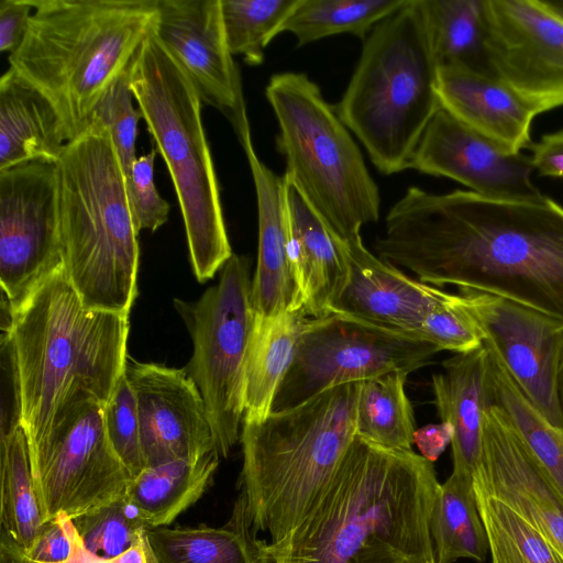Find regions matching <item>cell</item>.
<instances>
[{"label": "cell", "instance_id": "obj_13", "mask_svg": "<svg viewBox=\"0 0 563 563\" xmlns=\"http://www.w3.org/2000/svg\"><path fill=\"white\" fill-rule=\"evenodd\" d=\"M30 463L46 521L58 515L75 519L113 503L126 495L132 479L110 443L98 402H88Z\"/></svg>", "mask_w": 563, "mask_h": 563}, {"label": "cell", "instance_id": "obj_14", "mask_svg": "<svg viewBox=\"0 0 563 563\" xmlns=\"http://www.w3.org/2000/svg\"><path fill=\"white\" fill-rule=\"evenodd\" d=\"M495 76L537 115L563 106V21L540 0H485Z\"/></svg>", "mask_w": 563, "mask_h": 563}, {"label": "cell", "instance_id": "obj_24", "mask_svg": "<svg viewBox=\"0 0 563 563\" xmlns=\"http://www.w3.org/2000/svg\"><path fill=\"white\" fill-rule=\"evenodd\" d=\"M287 206L292 258L303 298L302 309L308 317L319 318L330 313L332 303L346 283V258L342 243L330 233L289 181Z\"/></svg>", "mask_w": 563, "mask_h": 563}, {"label": "cell", "instance_id": "obj_10", "mask_svg": "<svg viewBox=\"0 0 563 563\" xmlns=\"http://www.w3.org/2000/svg\"><path fill=\"white\" fill-rule=\"evenodd\" d=\"M174 307L194 345L186 371L203 398L216 450L227 457L241 437L245 363L255 321L249 258L233 254L217 285L195 301L175 299Z\"/></svg>", "mask_w": 563, "mask_h": 563}, {"label": "cell", "instance_id": "obj_34", "mask_svg": "<svg viewBox=\"0 0 563 563\" xmlns=\"http://www.w3.org/2000/svg\"><path fill=\"white\" fill-rule=\"evenodd\" d=\"M410 0H297L279 33L288 32L298 46L336 34L365 40L384 19Z\"/></svg>", "mask_w": 563, "mask_h": 563}, {"label": "cell", "instance_id": "obj_31", "mask_svg": "<svg viewBox=\"0 0 563 563\" xmlns=\"http://www.w3.org/2000/svg\"><path fill=\"white\" fill-rule=\"evenodd\" d=\"M429 530L437 563H455L459 559L485 562L489 544L472 481L451 473L440 485Z\"/></svg>", "mask_w": 563, "mask_h": 563}, {"label": "cell", "instance_id": "obj_35", "mask_svg": "<svg viewBox=\"0 0 563 563\" xmlns=\"http://www.w3.org/2000/svg\"><path fill=\"white\" fill-rule=\"evenodd\" d=\"M492 563H563L561 554L527 520L498 498L475 489Z\"/></svg>", "mask_w": 563, "mask_h": 563}, {"label": "cell", "instance_id": "obj_20", "mask_svg": "<svg viewBox=\"0 0 563 563\" xmlns=\"http://www.w3.org/2000/svg\"><path fill=\"white\" fill-rule=\"evenodd\" d=\"M342 247L347 279L330 312L422 338L427 317L452 294L409 277L375 256L362 238L342 243Z\"/></svg>", "mask_w": 563, "mask_h": 563}, {"label": "cell", "instance_id": "obj_4", "mask_svg": "<svg viewBox=\"0 0 563 563\" xmlns=\"http://www.w3.org/2000/svg\"><path fill=\"white\" fill-rule=\"evenodd\" d=\"M24 38L8 60L56 109L68 142L91 123L153 27L157 0H31Z\"/></svg>", "mask_w": 563, "mask_h": 563}, {"label": "cell", "instance_id": "obj_22", "mask_svg": "<svg viewBox=\"0 0 563 563\" xmlns=\"http://www.w3.org/2000/svg\"><path fill=\"white\" fill-rule=\"evenodd\" d=\"M437 92L442 109L505 151L531 146L537 113L498 78L439 67Z\"/></svg>", "mask_w": 563, "mask_h": 563}, {"label": "cell", "instance_id": "obj_15", "mask_svg": "<svg viewBox=\"0 0 563 563\" xmlns=\"http://www.w3.org/2000/svg\"><path fill=\"white\" fill-rule=\"evenodd\" d=\"M463 306L515 383L554 426L563 428L556 375L563 320L487 292L461 288Z\"/></svg>", "mask_w": 563, "mask_h": 563}, {"label": "cell", "instance_id": "obj_9", "mask_svg": "<svg viewBox=\"0 0 563 563\" xmlns=\"http://www.w3.org/2000/svg\"><path fill=\"white\" fill-rule=\"evenodd\" d=\"M278 124L285 178L341 243L377 222L380 195L364 156L334 106L305 73L285 71L265 89Z\"/></svg>", "mask_w": 563, "mask_h": 563}, {"label": "cell", "instance_id": "obj_18", "mask_svg": "<svg viewBox=\"0 0 563 563\" xmlns=\"http://www.w3.org/2000/svg\"><path fill=\"white\" fill-rule=\"evenodd\" d=\"M124 374L136 397L146 467L217 451L203 398L186 368L128 355Z\"/></svg>", "mask_w": 563, "mask_h": 563}, {"label": "cell", "instance_id": "obj_41", "mask_svg": "<svg viewBox=\"0 0 563 563\" xmlns=\"http://www.w3.org/2000/svg\"><path fill=\"white\" fill-rule=\"evenodd\" d=\"M156 154L157 151L153 147L147 154L136 158L126 188L137 234L142 230L155 231L168 220L169 203L159 195L154 183Z\"/></svg>", "mask_w": 563, "mask_h": 563}, {"label": "cell", "instance_id": "obj_25", "mask_svg": "<svg viewBox=\"0 0 563 563\" xmlns=\"http://www.w3.org/2000/svg\"><path fill=\"white\" fill-rule=\"evenodd\" d=\"M67 143L54 106L9 67L0 78V170L37 158L58 161Z\"/></svg>", "mask_w": 563, "mask_h": 563}, {"label": "cell", "instance_id": "obj_33", "mask_svg": "<svg viewBox=\"0 0 563 563\" xmlns=\"http://www.w3.org/2000/svg\"><path fill=\"white\" fill-rule=\"evenodd\" d=\"M31 470L29 444L22 424L0 439V523L27 552L45 523Z\"/></svg>", "mask_w": 563, "mask_h": 563}, {"label": "cell", "instance_id": "obj_2", "mask_svg": "<svg viewBox=\"0 0 563 563\" xmlns=\"http://www.w3.org/2000/svg\"><path fill=\"white\" fill-rule=\"evenodd\" d=\"M441 483L433 463L355 435L274 563H437L429 530Z\"/></svg>", "mask_w": 563, "mask_h": 563}, {"label": "cell", "instance_id": "obj_37", "mask_svg": "<svg viewBox=\"0 0 563 563\" xmlns=\"http://www.w3.org/2000/svg\"><path fill=\"white\" fill-rule=\"evenodd\" d=\"M73 521L84 547L102 560H114L147 542L150 527L126 495Z\"/></svg>", "mask_w": 563, "mask_h": 563}, {"label": "cell", "instance_id": "obj_5", "mask_svg": "<svg viewBox=\"0 0 563 563\" xmlns=\"http://www.w3.org/2000/svg\"><path fill=\"white\" fill-rule=\"evenodd\" d=\"M57 166L67 277L86 308L129 314L137 294L139 234L107 126L92 119L65 145Z\"/></svg>", "mask_w": 563, "mask_h": 563}, {"label": "cell", "instance_id": "obj_44", "mask_svg": "<svg viewBox=\"0 0 563 563\" xmlns=\"http://www.w3.org/2000/svg\"><path fill=\"white\" fill-rule=\"evenodd\" d=\"M33 4L31 0L0 1V51L14 52L22 43Z\"/></svg>", "mask_w": 563, "mask_h": 563}, {"label": "cell", "instance_id": "obj_21", "mask_svg": "<svg viewBox=\"0 0 563 563\" xmlns=\"http://www.w3.org/2000/svg\"><path fill=\"white\" fill-rule=\"evenodd\" d=\"M236 136L250 165L257 205V263L252 279L255 313L271 317L300 310L303 298L292 258L287 181L258 158L251 126Z\"/></svg>", "mask_w": 563, "mask_h": 563}, {"label": "cell", "instance_id": "obj_42", "mask_svg": "<svg viewBox=\"0 0 563 563\" xmlns=\"http://www.w3.org/2000/svg\"><path fill=\"white\" fill-rule=\"evenodd\" d=\"M78 538L73 519L58 515L45 521L31 549L24 553L40 563H68Z\"/></svg>", "mask_w": 563, "mask_h": 563}, {"label": "cell", "instance_id": "obj_40", "mask_svg": "<svg viewBox=\"0 0 563 563\" xmlns=\"http://www.w3.org/2000/svg\"><path fill=\"white\" fill-rule=\"evenodd\" d=\"M422 338L441 351L470 353L484 344V336L462 303L460 294L437 307L424 320Z\"/></svg>", "mask_w": 563, "mask_h": 563}, {"label": "cell", "instance_id": "obj_26", "mask_svg": "<svg viewBox=\"0 0 563 563\" xmlns=\"http://www.w3.org/2000/svg\"><path fill=\"white\" fill-rule=\"evenodd\" d=\"M147 541L157 563H274L269 542L253 529L242 492L224 526L148 528Z\"/></svg>", "mask_w": 563, "mask_h": 563}, {"label": "cell", "instance_id": "obj_38", "mask_svg": "<svg viewBox=\"0 0 563 563\" xmlns=\"http://www.w3.org/2000/svg\"><path fill=\"white\" fill-rule=\"evenodd\" d=\"M103 421L110 443L131 477L146 465L135 394L123 373L103 406Z\"/></svg>", "mask_w": 563, "mask_h": 563}, {"label": "cell", "instance_id": "obj_32", "mask_svg": "<svg viewBox=\"0 0 563 563\" xmlns=\"http://www.w3.org/2000/svg\"><path fill=\"white\" fill-rule=\"evenodd\" d=\"M407 373L390 372L360 382L355 407L356 435L389 451H411L416 423L405 390Z\"/></svg>", "mask_w": 563, "mask_h": 563}, {"label": "cell", "instance_id": "obj_8", "mask_svg": "<svg viewBox=\"0 0 563 563\" xmlns=\"http://www.w3.org/2000/svg\"><path fill=\"white\" fill-rule=\"evenodd\" d=\"M128 74L142 119L174 184L192 271L199 283H206L233 252L202 123V100L187 71L153 27Z\"/></svg>", "mask_w": 563, "mask_h": 563}, {"label": "cell", "instance_id": "obj_49", "mask_svg": "<svg viewBox=\"0 0 563 563\" xmlns=\"http://www.w3.org/2000/svg\"><path fill=\"white\" fill-rule=\"evenodd\" d=\"M545 9L563 21V0H540Z\"/></svg>", "mask_w": 563, "mask_h": 563}, {"label": "cell", "instance_id": "obj_43", "mask_svg": "<svg viewBox=\"0 0 563 563\" xmlns=\"http://www.w3.org/2000/svg\"><path fill=\"white\" fill-rule=\"evenodd\" d=\"M1 423L0 439L9 437L22 424L21 388L11 335H1Z\"/></svg>", "mask_w": 563, "mask_h": 563}, {"label": "cell", "instance_id": "obj_48", "mask_svg": "<svg viewBox=\"0 0 563 563\" xmlns=\"http://www.w3.org/2000/svg\"><path fill=\"white\" fill-rule=\"evenodd\" d=\"M556 396L561 410V415L563 418V354L560 361L558 375H556Z\"/></svg>", "mask_w": 563, "mask_h": 563}, {"label": "cell", "instance_id": "obj_47", "mask_svg": "<svg viewBox=\"0 0 563 563\" xmlns=\"http://www.w3.org/2000/svg\"><path fill=\"white\" fill-rule=\"evenodd\" d=\"M0 563H40L30 559L4 532H0Z\"/></svg>", "mask_w": 563, "mask_h": 563}, {"label": "cell", "instance_id": "obj_7", "mask_svg": "<svg viewBox=\"0 0 563 563\" xmlns=\"http://www.w3.org/2000/svg\"><path fill=\"white\" fill-rule=\"evenodd\" d=\"M437 63L421 0L379 22L334 109L384 175L400 173L441 108Z\"/></svg>", "mask_w": 563, "mask_h": 563}, {"label": "cell", "instance_id": "obj_16", "mask_svg": "<svg viewBox=\"0 0 563 563\" xmlns=\"http://www.w3.org/2000/svg\"><path fill=\"white\" fill-rule=\"evenodd\" d=\"M154 32L189 75L202 102L235 134L250 126L242 79L223 27L220 0H157Z\"/></svg>", "mask_w": 563, "mask_h": 563}, {"label": "cell", "instance_id": "obj_1", "mask_svg": "<svg viewBox=\"0 0 563 563\" xmlns=\"http://www.w3.org/2000/svg\"><path fill=\"white\" fill-rule=\"evenodd\" d=\"M374 249L421 283L474 289L563 320V207L412 186L390 207Z\"/></svg>", "mask_w": 563, "mask_h": 563}, {"label": "cell", "instance_id": "obj_45", "mask_svg": "<svg viewBox=\"0 0 563 563\" xmlns=\"http://www.w3.org/2000/svg\"><path fill=\"white\" fill-rule=\"evenodd\" d=\"M531 147L532 167L540 176L563 178V130L543 135Z\"/></svg>", "mask_w": 563, "mask_h": 563}, {"label": "cell", "instance_id": "obj_23", "mask_svg": "<svg viewBox=\"0 0 563 563\" xmlns=\"http://www.w3.org/2000/svg\"><path fill=\"white\" fill-rule=\"evenodd\" d=\"M432 375L434 404L441 421L453 428L452 474L470 479L478 471L484 451V410L489 404L485 345L470 353L455 354Z\"/></svg>", "mask_w": 563, "mask_h": 563}, {"label": "cell", "instance_id": "obj_11", "mask_svg": "<svg viewBox=\"0 0 563 563\" xmlns=\"http://www.w3.org/2000/svg\"><path fill=\"white\" fill-rule=\"evenodd\" d=\"M440 351L422 338L352 317L330 312L309 318L272 412L294 408L335 386L390 372L409 374L427 365Z\"/></svg>", "mask_w": 563, "mask_h": 563}, {"label": "cell", "instance_id": "obj_39", "mask_svg": "<svg viewBox=\"0 0 563 563\" xmlns=\"http://www.w3.org/2000/svg\"><path fill=\"white\" fill-rule=\"evenodd\" d=\"M128 73L120 76L109 87L92 114V119L102 122L111 134L125 177L126 188L131 179L133 164L137 158L135 147L137 123L142 119L139 108L133 106L134 97L130 88Z\"/></svg>", "mask_w": 563, "mask_h": 563}, {"label": "cell", "instance_id": "obj_6", "mask_svg": "<svg viewBox=\"0 0 563 563\" xmlns=\"http://www.w3.org/2000/svg\"><path fill=\"white\" fill-rule=\"evenodd\" d=\"M360 383L332 387L294 408L243 421L239 487L256 533L285 539L325 489L355 432Z\"/></svg>", "mask_w": 563, "mask_h": 563}, {"label": "cell", "instance_id": "obj_30", "mask_svg": "<svg viewBox=\"0 0 563 563\" xmlns=\"http://www.w3.org/2000/svg\"><path fill=\"white\" fill-rule=\"evenodd\" d=\"M484 345L488 401L504 410L531 455L563 496V428L551 423L534 407L497 355Z\"/></svg>", "mask_w": 563, "mask_h": 563}, {"label": "cell", "instance_id": "obj_36", "mask_svg": "<svg viewBox=\"0 0 563 563\" xmlns=\"http://www.w3.org/2000/svg\"><path fill=\"white\" fill-rule=\"evenodd\" d=\"M228 47L251 66L261 65L264 51L280 34V27L297 0H220Z\"/></svg>", "mask_w": 563, "mask_h": 563}, {"label": "cell", "instance_id": "obj_3", "mask_svg": "<svg viewBox=\"0 0 563 563\" xmlns=\"http://www.w3.org/2000/svg\"><path fill=\"white\" fill-rule=\"evenodd\" d=\"M8 312L2 331L14 346L33 461L88 402L104 406L111 397L125 368L129 314L86 308L64 265Z\"/></svg>", "mask_w": 563, "mask_h": 563}, {"label": "cell", "instance_id": "obj_46", "mask_svg": "<svg viewBox=\"0 0 563 563\" xmlns=\"http://www.w3.org/2000/svg\"><path fill=\"white\" fill-rule=\"evenodd\" d=\"M452 438V426L449 422L441 421L440 423H429L416 429L413 443L420 451V455L433 463L440 457L446 446L451 444Z\"/></svg>", "mask_w": 563, "mask_h": 563}, {"label": "cell", "instance_id": "obj_12", "mask_svg": "<svg viewBox=\"0 0 563 563\" xmlns=\"http://www.w3.org/2000/svg\"><path fill=\"white\" fill-rule=\"evenodd\" d=\"M63 265L57 161L37 158L0 170L2 305L15 309Z\"/></svg>", "mask_w": 563, "mask_h": 563}, {"label": "cell", "instance_id": "obj_27", "mask_svg": "<svg viewBox=\"0 0 563 563\" xmlns=\"http://www.w3.org/2000/svg\"><path fill=\"white\" fill-rule=\"evenodd\" d=\"M309 318L303 309L271 317L255 313L245 363L243 421H262L272 412Z\"/></svg>", "mask_w": 563, "mask_h": 563}, {"label": "cell", "instance_id": "obj_17", "mask_svg": "<svg viewBox=\"0 0 563 563\" xmlns=\"http://www.w3.org/2000/svg\"><path fill=\"white\" fill-rule=\"evenodd\" d=\"M409 168L453 179L482 197L536 201L531 157L509 153L440 108L424 130Z\"/></svg>", "mask_w": 563, "mask_h": 563}, {"label": "cell", "instance_id": "obj_19", "mask_svg": "<svg viewBox=\"0 0 563 563\" xmlns=\"http://www.w3.org/2000/svg\"><path fill=\"white\" fill-rule=\"evenodd\" d=\"M484 451L474 489L485 492L527 520L563 558V496L531 455L504 410H484Z\"/></svg>", "mask_w": 563, "mask_h": 563}, {"label": "cell", "instance_id": "obj_29", "mask_svg": "<svg viewBox=\"0 0 563 563\" xmlns=\"http://www.w3.org/2000/svg\"><path fill=\"white\" fill-rule=\"evenodd\" d=\"M421 4L439 67L496 77L486 48L485 0H421Z\"/></svg>", "mask_w": 563, "mask_h": 563}, {"label": "cell", "instance_id": "obj_28", "mask_svg": "<svg viewBox=\"0 0 563 563\" xmlns=\"http://www.w3.org/2000/svg\"><path fill=\"white\" fill-rule=\"evenodd\" d=\"M220 456L176 459L147 466L132 477L126 496L150 528L167 527L211 485Z\"/></svg>", "mask_w": 563, "mask_h": 563}]
</instances>
